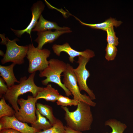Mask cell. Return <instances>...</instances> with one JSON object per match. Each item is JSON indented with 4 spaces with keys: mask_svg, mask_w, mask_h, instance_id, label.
<instances>
[{
    "mask_svg": "<svg viewBox=\"0 0 133 133\" xmlns=\"http://www.w3.org/2000/svg\"><path fill=\"white\" fill-rule=\"evenodd\" d=\"M77 106V109L72 112L66 107H61L65 112V119L67 126L81 132L90 130L93 121L91 106L83 102H79Z\"/></svg>",
    "mask_w": 133,
    "mask_h": 133,
    "instance_id": "obj_1",
    "label": "cell"
},
{
    "mask_svg": "<svg viewBox=\"0 0 133 133\" xmlns=\"http://www.w3.org/2000/svg\"><path fill=\"white\" fill-rule=\"evenodd\" d=\"M35 74V72L31 74L28 78L26 76L20 78L19 83L8 88L7 92L3 95L5 100L11 105L16 112H17L19 108L17 102L19 96L30 92L33 97L35 98L43 89V87L37 86L34 83Z\"/></svg>",
    "mask_w": 133,
    "mask_h": 133,
    "instance_id": "obj_2",
    "label": "cell"
},
{
    "mask_svg": "<svg viewBox=\"0 0 133 133\" xmlns=\"http://www.w3.org/2000/svg\"><path fill=\"white\" fill-rule=\"evenodd\" d=\"M67 64L62 61L54 58L50 59L47 67L40 72L39 74V77L46 78L42 81V84L47 85L50 82L55 83L63 89L66 96H71V92L61 81V74L65 70Z\"/></svg>",
    "mask_w": 133,
    "mask_h": 133,
    "instance_id": "obj_3",
    "label": "cell"
},
{
    "mask_svg": "<svg viewBox=\"0 0 133 133\" xmlns=\"http://www.w3.org/2000/svg\"><path fill=\"white\" fill-rule=\"evenodd\" d=\"M2 38L1 44L6 46L5 53L1 60V63L4 64L11 62L16 65H21L24 62V59L26 56L28 49V45L25 46L18 45L16 41H19L17 38L10 40L8 37L5 38L0 34Z\"/></svg>",
    "mask_w": 133,
    "mask_h": 133,
    "instance_id": "obj_4",
    "label": "cell"
},
{
    "mask_svg": "<svg viewBox=\"0 0 133 133\" xmlns=\"http://www.w3.org/2000/svg\"><path fill=\"white\" fill-rule=\"evenodd\" d=\"M28 46L27 57L29 63L28 72L32 74L37 71H43L49 64L47 58L50 54V51L46 49H39L33 44Z\"/></svg>",
    "mask_w": 133,
    "mask_h": 133,
    "instance_id": "obj_5",
    "label": "cell"
},
{
    "mask_svg": "<svg viewBox=\"0 0 133 133\" xmlns=\"http://www.w3.org/2000/svg\"><path fill=\"white\" fill-rule=\"evenodd\" d=\"M73 69V67L69 64H67L66 68L62 75L63 77V84L71 92L74 99L79 102H85L91 106H95L96 103L92 100L89 96L85 94L81 93Z\"/></svg>",
    "mask_w": 133,
    "mask_h": 133,
    "instance_id": "obj_6",
    "label": "cell"
},
{
    "mask_svg": "<svg viewBox=\"0 0 133 133\" xmlns=\"http://www.w3.org/2000/svg\"><path fill=\"white\" fill-rule=\"evenodd\" d=\"M37 100L31 96H28L26 100L22 98L18 99L17 102L20 108L14 116L21 122L34 124L36 120V104Z\"/></svg>",
    "mask_w": 133,
    "mask_h": 133,
    "instance_id": "obj_7",
    "label": "cell"
},
{
    "mask_svg": "<svg viewBox=\"0 0 133 133\" xmlns=\"http://www.w3.org/2000/svg\"><path fill=\"white\" fill-rule=\"evenodd\" d=\"M90 59L83 56L78 57L77 62L79 64L78 67L74 68V73L76 77L79 90L85 91L92 100L96 99L93 91L90 89L87 84V79L90 76L89 71L86 68V65Z\"/></svg>",
    "mask_w": 133,
    "mask_h": 133,
    "instance_id": "obj_8",
    "label": "cell"
},
{
    "mask_svg": "<svg viewBox=\"0 0 133 133\" xmlns=\"http://www.w3.org/2000/svg\"><path fill=\"white\" fill-rule=\"evenodd\" d=\"M52 48L54 53L58 56L62 52L66 53L69 56V60L71 63L75 61L74 58L76 57L81 56L90 59L95 56L94 52L91 50L87 49L83 51H78L72 48L67 42L62 45L54 44Z\"/></svg>",
    "mask_w": 133,
    "mask_h": 133,
    "instance_id": "obj_9",
    "label": "cell"
},
{
    "mask_svg": "<svg viewBox=\"0 0 133 133\" xmlns=\"http://www.w3.org/2000/svg\"><path fill=\"white\" fill-rule=\"evenodd\" d=\"M0 123L2 125V130L11 128L22 133H36L40 131L29 126L27 123L19 120L14 116H4L0 118Z\"/></svg>",
    "mask_w": 133,
    "mask_h": 133,
    "instance_id": "obj_10",
    "label": "cell"
},
{
    "mask_svg": "<svg viewBox=\"0 0 133 133\" xmlns=\"http://www.w3.org/2000/svg\"><path fill=\"white\" fill-rule=\"evenodd\" d=\"M45 7L44 4L41 1H38L34 3L31 9L32 14V18L27 27L21 30H16L11 28V30L18 37H20L22 34L26 32L31 36V32L38 22V20L42 15L41 13L44 10Z\"/></svg>",
    "mask_w": 133,
    "mask_h": 133,
    "instance_id": "obj_11",
    "label": "cell"
},
{
    "mask_svg": "<svg viewBox=\"0 0 133 133\" xmlns=\"http://www.w3.org/2000/svg\"><path fill=\"white\" fill-rule=\"evenodd\" d=\"M72 32L71 30H56L54 32L50 30L37 32L38 37L34 41L38 43L37 48L39 49H42L45 44L53 43L62 35Z\"/></svg>",
    "mask_w": 133,
    "mask_h": 133,
    "instance_id": "obj_12",
    "label": "cell"
},
{
    "mask_svg": "<svg viewBox=\"0 0 133 133\" xmlns=\"http://www.w3.org/2000/svg\"><path fill=\"white\" fill-rule=\"evenodd\" d=\"M52 29L56 30H68L70 29L68 27H60L56 22L47 20L45 19L41 15L38 21L32 31L41 32Z\"/></svg>",
    "mask_w": 133,
    "mask_h": 133,
    "instance_id": "obj_13",
    "label": "cell"
},
{
    "mask_svg": "<svg viewBox=\"0 0 133 133\" xmlns=\"http://www.w3.org/2000/svg\"><path fill=\"white\" fill-rule=\"evenodd\" d=\"M15 64L13 63L7 66L0 65V76L4 80L8 88L14 84L15 83H19L18 81L15 77L13 71V68Z\"/></svg>",
    "mask_w": 133,
    "mask_h": 133,
    "instance_id": "obj_14",
    "label": "cell"
},
{
    "mask_svg": "<svg viewBox=\"0 0 133 133\" xmlns=\"http://www.w3.org/2000/svg\"><path fill=\"white\" fill-rule=\"evenodd\" d=\"M60 95L57 89L53 87L51 84H48L38 93L35 98L37 100L43 99L47 101L54 102L57 101Z\"/></svg>",
    "mask_w": 133,
    "mask_h": 133,
    "instance_id": "obj_15",
    "label": "cell"
},
{
    "mask_svg": "<svg viewBox=\"0 0 133 133\" xmlns=\"http://www.w3.org/2000/svg\"><path fill=\"white\" fill-rule=\"evenodd\" d=\"M73 16L82 25L89 27L93 29L101 30L104 31H106L109 27L111 26L116 27L119 26L122 23L121 21H118L115 19L111 17L104 22L100 23L94 24L87 23L82 22L79 19Z\"/></svg>",
    "mask_w": 133,
    "mask_h": 133,
    "instance_id": "obj_16",
    "label": "cell"
},
{
    "mask_svg": "<svg viewBox=\"0 0 133 133\" xmlns=\"http://www.w3.org/2000/svg\"><path fill=\"white\" fill-rule=\"evenodd\" d=\"M36 109L43 116L48 119L53 126L56 122L57 119L54 116L52 107L48 105L36 103Z\"/></svg>",
    "mask_w": 133,
    "mask_h": 133,
    "instance_id": "obj_17",
    "label": "cell"
},
{
    "mask_svg": "<svg viewBox=\"0 0 133 133\" xmlns=\"http://www.w3.org/2000/svg\"><path fill=\"white\" fill-rule=\"evenodd\" d=\"M36 120L34 123L31 125L32 126L36 129L40 131L44 130L51 127L52 125L47 118L42 115L38 111L36 110Z\"/></svg>",
    "mask_w": 133,
    "mask_h": 133,
    "instance_id": "obj_18",
    "label": "cell"
},
{
    "mask_svg": "<svg viewBox=\"0 0 133 133\" xmlns=\"http://www.w3.org/2000/svg\"><path fill=\"white\" fill-rule=\"evenodd\" d=\"M15 111L6 103L3 96L0 101V118L4 116H14Z\"/></svg>",
    "mask_w": 133,
    "mask_h": 133,
    "instance_id": "obj_19",
    "label": "cell"
},
{
    "mask_svg": "<svg viewBox=\"0 0 133 133\" xmlns=\"http://www.w3.org/2000/svg\"><path fill=\"white\" fill-rule=\"evenodd\" d=\"M105 124L112 128V131L110 133H123L127 127L125 124L114 119L107 120Z\"/></svg>",
    "mask_w": 133,
    "mask_h": 133,
    "instance_id": "obj_20",
    "label": "cell"
},
{
    "mask_svg": "<svg viewBox=\"0 0 133 133\" xmlns=\"http://www.w3.org/2000/svg\"><path fill=\"white\" fill-rule=\"evenodd\" d=\"M36 133H66L65 126L60 120L57 119L56 123L51 128Z\"/></svg>",
    "mask_w": 133,
    "mask_h": 133,
    "instance_id": "obj_21",
    "label": "cell"
},
{
    "mask_svg": "<svg viewBox=\"0 0 133 133\" xmlns=\"http://www.w3.org/2000/svg\"><path fill=\"white\" fill-rule=\"evenodd\" d=\"M79 102L74 99H71L67 97L60 95L57 100L56 103L58 105L61 106L67 107L77 106Z\"/></svg>",
    "mask_w": 133,
    "mask_h": 133,
    "instance_id": "obj_22",
    "label": "cell"
},
{
    "mask_svg": "<svg viewBox=\"0 0 133 133\" xmlns=\"http://www.w3.org/2000/svg\"><path fill=\"white\" fill-rule=\"evenodd\" d=\"M114 27H109L106 31L107 35L106 40L108 44L116 46L119 43L118 39L116 35Z\"/></svg>",
    "mask_w": 133,
    "mask_h": 133,
    "instance_id": "obj_23",
    "label": "cell"
},
{
    "mask_svg": "<svg viewBox=\"0 0 133 133\" xmlns=\"http://www.w3.org/2000/svg\"><path fill=\"white\" fill-rule=\"evenodd\" d=\"M105 51L106 59L108 61L114 60L116 56L117 51L116 46L107 44Z\"/></svg>",
    "mask_w": 133,
    "mask_h": 133,
    "instance_id": "obj_24",
    "label": "cell"
},
{
    "mask_svg": "<svg viewBox=\"0 0 133 133\" xmlns=\"http://www.w3.org/2000/svg\"><path fill=\"white\" fill-rule=\"evenodd\" d=\"M5 82L2 77L0 78V97L2 98L7 92L8 87L5 83Z\"/></svg>",
    "mask_w": 133,
    "mask_h": 133,
    "instance_id": "obj_25",
    "label": "cell"
},
{
    "mask_svg": "<svg viewBox=\"0 0 133 133\" xmlns=\"http://www.w3.org/2000/svg\"><path fill=\"white\" fill-rule=\"evenodd\" d=\"M0 132L2 133H22L16 130L11 128L2 129Z\"/></svg>",
    "mask_w": 133,
    "mask_h": 133,
    "instance_id": "obj_26",
    "label": "cell"
},
{
    "mask_svg": "<svg viewBox=\"0 0 133 133\" xmlns=\"http://www.w3.org/2000/svg\"><path fill=\"white\" fill-rule=\"evenodd\" d=\"M66 133H82V132L74 130L67 126H65Z\"/></svg>",
    "mask_w": 133,
    "mask_h": 133,
    "instance_id": "obj_27",
    "label": "cell"
},
{
    "mask_svg": "<svg viewBox=\"0 0 133 133\" xmlns=\"http://www.w3.org/2000/svg\"><path fill=\"white\" fill-rule=\"evenodd\" d=\"M0 133H1V132H0Z\"/></svg>",
    "mask_w": 133,
    "mask_h": 133,
    "instance_id": "obj_28",
    "label": "cell"
}]
</instances>
